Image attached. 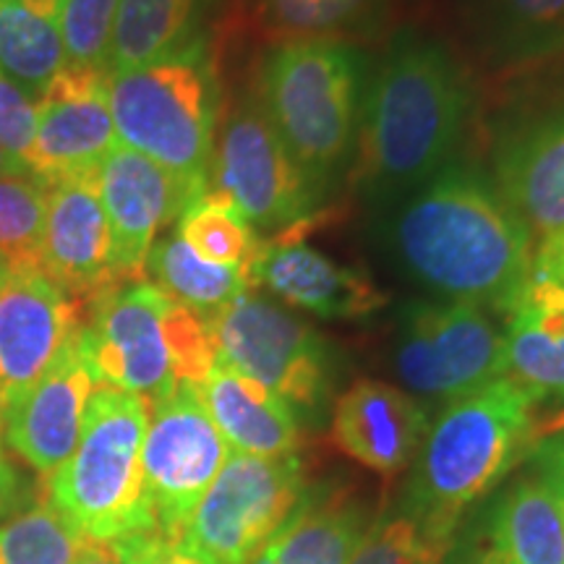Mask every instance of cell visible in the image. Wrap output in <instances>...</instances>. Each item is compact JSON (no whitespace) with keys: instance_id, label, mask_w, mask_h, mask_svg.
<instances>
[{"instance_id":"7c38bea8","label":"cell","mask_w":564,"mask_h":564,"mask_svg":"<svg viewBox=\"0 0 564 564\" xmlns=\"http://www.w3.org/2000/svg\"><path fill=\"white\" fill-rule=\"evenodd\" d=\"M171 303L150 280L118 282L89 303L84 343L97 382L150 403L181 384L167 329Z\"/></svg>"},{"instance_id":"f35d334b","label":"cell","mask_w":564,"mask_h":564,"mask_svg":"<svg viewBox=\"0 0 564 564\" xmlns=\"http://www.w3.org/2000/svg\"><path fill=\"white\" fill-rule=\"evenodd\" d=\"M74 564H123V562L121 556L116 554V549L105 544V541H87Z\"/></svg>"},{"instance_id":"9a60e30c","label":"cell","mask_w":564,"mask_h":564,"mask_svg":"<svg viewBox=\"0 0 564 564\" xmlns=\"http://www.w3.org/2000/svg\"><path fill=\"white\" fill-rule=\"evenodd\" d=\"M95 178L110 225L116 282L147 280V257L160 230L194 199L158 162L123 144L112 147Z\"/></svg>"},{"instance_id":"d6986e66","label":"cell","mask_w":564,"mask_h":564,"mask_svg":"<svg viewBox=\"0 0 564 564\" xmlns=\"http://www.w3.org/2000/svg\"><path fill=\"white\" fill-rule=\"evenodd\" d=\"M95 175L47 188L42 232V274L84 306L118 285L112 274L110 225Z\"/></svg>"},{"instance_id":"52a82bcc","label":"cell","mask_w":564,"mask_h":564,"mask_svg":"<svg viewBox=\"0 0 564 564\" xmlns=\"http://www.w3.org/2000/svg\"><path fill=\"white\" fill-rule=\"evenodd\" d=\"M303 502L299 455L230 453L178 541L204 564H251Z\"/></svg>"},{"instance_id":"f1b7e54d","label":"cell","mask_w":564,"mask_h":564,"mask_svg":"<svg viewBox=\"0 0 564 564\" xmlns=\"http://www.w3.org/2000/svg\"><path fill=\"white\" fill-rule=\"evenodd\" d=\"M392 0H257L267 30L288 40L366 37L382 26Z\"/></svg>"},{"instance_id":"836d02e7","label":"cell","mask_w":564,"mask_h":564,"mask_svg":"<svg viewBox=\"0 0 564 564\" xmlns=\"http://www.w3.org/2000/svg\"><path fill=\"white\" fill-rule=\"evenodd\" d=\"M444 546L421 533L411 518L377 523L364 535L350 564H444Z\"/></svg>"},{"instance_id":"ab89813d","label":"cell","mask_w":564,"mask_h":564,"mask_svg":"<svg viewBox=\"0 0 564 564\" xmlns=\"http://www.w3.org/2000/svg\"><path fill=\"white\" fill-rule=\"evenodd\" d=\"M0 486H3V489H19V476L9 463V457H6L3 447H0Z\"/></svg>"},{"instance_id":"ffe728a7","label":"cell","mask_w":564,"mask_h":564,"mask_svg":"<svg viewBox=\"0 0 564 564\" xmlns=\"http://www.w3.org/2000/svg\"><path fill=\"white\" fill-rule=\"evenodd\" d=\"M429 415L413 394L361 379L340 394L333 415L337 447L377 474H394L419 455Z\"/></svg>"},{"instance_id":"d6a6232c","label":"cell","mask_w":564,"mask_h":564,"mask_svg":"<svg viewBox=\"0 0 564 564\" xmlns=\"http://www.w3.org/2000/svg\"><path fill=\"white\" fill-rule=\"evenodd\" d=\"M118 3L121 0H66L63 42H66L68 66L108 70Z\"/></svg>"},{"instance_id":"4316f807","label":"cell","mask_w":564,"mask_h":564,"mask_svg":"<svg viewBox=\"0 0 564 564\" xmlns=\"http://www.w3.org/2000/svg\"><path fill=\"white\" fill-rule=\"evenodd\" d=\"M364 535V512L356 505L303 499L251 564H350Z\"/></svg>"},{"instance_id":"d590c367","label":"cell","mask_w":564,"mask_h":564,"mask_svg":"<svg viewBox=\"0 0 564 564\" xmlns=\"http://www.w3.org/2000/svg\"><path fill=\"white\" fill-rule=\"evenodd\" d=\"M110 546L116 549L123 564H204L192 549L160 531L123 535V539L110 541Z\"/></svg>"},{"instance_id":"8992f818","label":"cell","mask_w":564,"mask_h":564,"mask_svg":"<svg viewBox=\"0 0 564 564\" xmlns=\"http://www.w3.org/2000/svg\"><path fill=\"white\" fill-rule=\"evenodd\" d=\"M118 144L158 162L196 199L209 192L217 76L204 40L175 58L108 74Z\"/></svg>"},{"instance_id":"7a4b0ae2","label":"cell","mask_w":564,"mask_h":564,"mask_svg":"<svg viewBox=\"0 0 564 564\" xmlns=\"http://www.w3.org/2000/svg\"><path fill=\"white\" fill-rule=\"evenodd\" d=\"M474 110L465 66L442 40L394 34L366 84L356 139V186L390 207L455 162Z\"/></svg>"},{"instance_id":"f546056e","label":"cell","mask_w":564,"mask_h":564,"mask_svg":"<svg viewBox=\"0 0 564 564\" xmlns=\"http://www.w3.org/2000/svg\"><path fill=\"white\" fill-rule=\"evenodd\" d=\"M178 232L192 249L212 264L251 267L259 251L249 220L217 192H204L178 215Z\"/></svg>"},{"instance_id":"277c9868","label":"cell","mask_w":564,"mask_h":564,"mask_svg":"<svg viewBox=\"0 0 564 564\" xmlns=\"http://www.w3.org/2000/svg\"><path fill=\"white\" fill-rule=\"evenodd\" d=\"M366 91V55L343 40H285L264 55L257 100L316 192L350 160Z\"/></svg>"},{"instance_id":"cb8c5ba5","label":"cell","mask_w":564,"mask_h":564,"mask_svg":"<svg viewBox=\"0 0 564 564\" xmlns=\"http://www.w3.org/2000/svg\"><path fill=\"white\" fill-rule=\"evenodd\" d=\"M199 392L217 432L236 453L253 457L295 455L299 423L293 408L267 387L215 364Z\"/></svg>"},{"instance_id":"74e56055","label":"cell","mask_w":564,"mask_h":564,"mask_svg":"<svg viewBox=\"0 0 564 564\" xmlns=\"http://www.w3.org/2000/svg\"><path fill=\"white\" fill-rule=\"evenodd\" d=\"M535 474L544 476L549 484H554L556 489L564 491V432L552 436L535 449L533 455Z\"/></svg>"},{"instance_id":"8fae6325","label":"cell","mask_w":564,"mask_h":564,"mask_svg":"<svg viewBox=\"0 0 564 564\" xmlns=\"http://www.w3.org/2000/svg\"><path fill=\"white\" fill-rule=\"evenodd\" d=\"M228 455L230 447L217 432L196 384H175L165 398L150 403L141 468L154 531L178 539Z\"/></svg>"},{"instance_id":"e0dca14e","label":"cell","mask_w":564,"mask_h":564,"mask_svg":"<svg viewBox=\"0 0 564 564\" xmlns=\"http://www.w3.org/2000/svg\"><path fill=\"white\" fill-rule=\"evenodd\" d=\"M301 230L291 228L259 243L249 267L253 285H262L288 306L322 319H364L387 306L390 295L369 272L316 251L303 241Z\"/></svg>"},{"instance_id":"4fadbf2b","label":"cell","mask_w":564,"mask_h":564,"mask_svg":"<svg viewBox=\"0 0 564 564\" xmlns=\"http://www.w3.org/2000/svg\"><path fill=\"white\" fill-rule=\"evenodd\" d=\"M118 144L108 70L63 66L37 100L26 171L47 188L100 171Z\"/></svg>"},{"instance_id":"4dcf8cb0","label":"cell","mask_w":564,"mask_h":564,"mask_svg":"<svg viewBox=\"0 0 564 564\" xmlns=\"http://www.w3.org/2000/svg\"><path fill=\"white\" fill-rule=\"evenodd\" d=\"M47 186L21 173L0 178V267L42 272Z\"/></svg>"},{"instance_id":"b9f144b4","label":"cell","mask_w":564,"mask_h":564,"mask_svg":"<svg viewBox=\"0 0 564 564\" xmlns=\"http://www.w3.org/2000/svg\"><path fill=\"white\" fill-rule=\"evenodd\" d=\"M17 497H19V489H3V486H0V518H3L9 510H13Z\"/></svg>"},{"instance_id":"7bdbcfd3","label":"cell","mask_w":564,"mask_h":564,"mask_svg":"<svg viewBox=\"0 0 564 564\" xmlns=\"http://www.w3.org/2000/svg\"><path fill=\"white\" fill-rule=\"evenodd\" d=\"M562 497H564V491H562Z\"/></svg>"},{"instance_id":"d4e9b609","label":"cell","mask_w":564,"mask_h":564,"mask_svg":"<svg viewBox=\"0 0 564 564\" xmlns=\"http://www.w3.org/2000/svg\"><path fill=\"white\" fill-rule=\"evenodd\" d=\"M209 0H121L108 53V74L175 58L202 42Z\"/></svg>"},{"instance_id":"ba28073f","label":"cell","mask_w":564,"mask_h":564,"mask_svg":"<svg viewBox=\"0 0 564 564\" xmlns=\"http://www.w3.org/2000/svg\"><path fill=\"white\" fill-rule=\"evenodd\" d=\"M394 369L408 390L453 403L507 377L505 329L476 303L408 301L398 316Z\"/></svg>"},{"instance_id":"ac0fdd59","label":"cell","mask_w":564,"mask_h":564,"mask_svg":"<svg viewBox=\"0 0 564 564\" xmlns=\"http://www.w3.org/2000/svg\"><path fill=\"white\" fill-rule=\"evenodd\" d=\"M491 183L533 236L564 225V102L505 123L494 144Z\"/></svg>"},{"instance_id":"83f0119b","label":"cell","mask_w":564,"mask_h":564,"mask_svg":"<svg viewBox=\"0 0 564 564\" xmlns=\"http://www.w3.org/2000/svg\"><path fill=\"white\" fill-rule=\"evenodd\" d=\"M152 285L167 299L212 319L253 288L249 267H223L202 259L178 236L158 238L144 267Z\"/></svg>"},{"instance_id":"9c48e42d","label":"cell","mask_w":564,"mask_h":564,"mask_svg":"<svg viewBox=\"0 0 564 564\" xmlns=\"http://www.w3.org/2000/svg\"><path fill=\"white\" fill-rule=\"evenodd\" d=\"M217 364L314 411L329 390V350L314 327L259 293H243L209 319Z\"/></svg>"},{"instance_id":"603a6c76","label":"cell","mask_w":564,"mask_h":564,"mask_svg":"<svg viewBox=\"0 0 564 564\" xmlns=\"http://www.w3.org/2000/svg\"><path fill=\"white\" fill-rule=\"evenodd\" d=\"M474 564H564V497L544 476L520 478L491 507Z\"/></svg>"},{"instance_id":"7402d4cb","label":"cell","mask_w":564,"mask_h":564,"mask_svg":"<svg viewBox=\"0 0 564 564\" xmlns=\"http://www.w3.org/2000/svg\"><path fill=\"white\" fill-rule=\"evenodd\" d=\"M502 316L507 377L535 403H564V288L531 274Z\"/></svg>"},{"instance_id":"484cf974","label":"cell","mask_w":564,"mask_h":564,"mask_svg":"<svg viewBox=\"0 0 564 564\" xmlns=\"http://www.w3.org/2000/svg\"><path fill=\"white\" fill-rule=\"evenodd\" d=\"M66 0H0V70L40 100L66 66Z\"/></svg>"},{"instance_id":"6da1fadb","label":"cell","mask_w":564,"mask_h":564,"mask_svg":"<svg viewBox=\"0 0 564 564\" xmlns=\"http://www.w3.org/2000/svg\"><path fill=\"white\" fill-rule=\"evenodd\" d=\"M379 212L387 259L436 299L502 314L531 278V228L474 167L453 162Z\"/></svg>"},{"instance_id":"5bb4252c","label":"cell","mask_w":564,"mask_h":564,"mask_svg":"<svg viewBox=\"0 0 564 564\" xmlns=\"http://www.w3.org/2000/svg\"><path fill=\"white\" fill-rule=\"evenodd\" d=\"M84 319V303L42 272L0 267V432L13 405L51 369Z\"/></svg>"},{"instance_id":"3957f363","label":"cell","mask_w":564,"mask_h":564,"mask_svg":"<svg viewBox=\"0 0 564 564\" xmlns=\"http://www.w3.org/2000/svg\"><path fill=\"white\" fill-rule=\"evenodd\" d=\"M535 400L510 377L453 400L415 455L408 512L423 535L447 549L457 518L528 453Z\"/></svg>"},{"instance_id":"60d3db41","label":"cell","mask_w":564,"mask_h":564,"mask_svg":"<svg viewBox=\"0 0 564 564\" xmlns=\"http://www.w3.org/2000/svg\"><path fill=\"white\" fill-rule=\"evenodd\" d=\"M21 173H26L24 167H21L19 162H13L9 154L0 150V178H9V175H21Z\"/></svg>"},{"instance_id":"44dd1931","label":"cell","mask_w":564,"mask_h":564,"mask_svg":"<svg viewBox=\"0 0 564 564\" xmlns=\"http://www.w3.org/2000/svg\"><path fill=\"white\" fill-rule=\"evenodd\" d=\"M453 19L489 68H531L564 53V0H453Z\"/></svg>"},{"instance_id":"e575fe53","label":"cell","mask_w":564,"mask_h":564,"mask_svg":"<svg viewBox=\"0 0 564 564\" xmlns=\"http://www.w3.org/2000/svg\"><path fill=\"white\" fill-rule=\"evenodd\" d=\"M34 121H37V100L0 70V150L24 171L34 141Z\"/></svg>"},{"instance_id":"8d00e7d4","label":"cell","mask_w":564,"mask_h":564,"mask_svg":"<svg viewBox=\"0 0 564 564\" xmlns=\"http://www.w3.org/2000/svg\"><path fill=\"white\" fill-rule=\"evenodd\" d=\"M531 274L564 288V225L541 236V243L533 246Z\"/></svg>"},{"instance_id":"2e32d148","label":"cell","mask_w":564,"mask_h":564,"mask_svg":"<svg viewBox=\"0 0 564 564\" xmlns=\"http://www.w3.org/2000/svg\"><path fill=\"white\" fill-rule=\"evenodd\" d=\"M97 387L100 382L91 369L82 324L51 369L3 421L9 447L37 474H55L79 442L89 398Z\"/></svg>"},{"instance_id":"1f68e13d","label":"cell","mask_w":564,"mask_h":564,"mask_svg":"<svg viewBox=\"0 0 564 564\" xmlns=\"http://www.w3.org/2000/svg\"><path fill=\"white\" fill-rule=\"evenodd\" d=\"M87 539L51 505H34L0 525V564H74Z\"/></svg>"},{"instance_id":"30bf717a","label":"cell","mask_w":564,"mask_h":564,"mask_svg":"<svg viewBox=\"0 0 564 564\" xmlns=\"http://www.w3.org/2000/svg\"><path fill=\"white\" fill-rule=\"evenodd\" d=\"M209 183V192L223 194L251 228L270 232L306 228L322 199L282 147L257 97H246L225 116Z\"/></svg>"},{"instance_id":"5b68a950","label":"cell","mask_w":564,"mask_h":564,"mask_svg":"<svg viewBox=\"0 0 564 564\" xmlns=\"http://www.w3.org/2000/svg\"><path fill=\"white\" fill-rule=\"evenodd\" d=\"M147 421L150 400L100 384L89 398L74 453L47 476V505L87 541L110 544L154 531L141 468Z\"/></svg>"}]
</instances>
